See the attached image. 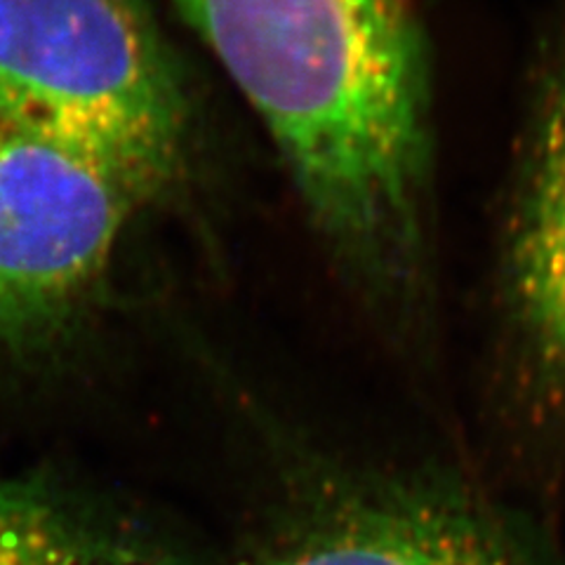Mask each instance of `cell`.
Instances as JSON below:
<instances>
[{
    "label": "cell",
    "instance_id": "cell-1",
    "mask_svg": "<svg viewBox=\"0 0 565 565\" xmlns=\"http://www.w3.org/2000/svg\"><path fill=\"white\" fill-rule=\"evenodd\" d=\"M286 158L316 226L384 295L411 290L429 193L427 62L405 0H174Z\"/></svg>",
    "mask_w": 565,
    "mask_h": 565
},
{
    "label": "cell",
    "instance_id": "cell-2",
    "mask_svg": "<svg viewBox=\"0 0 565 565\" xmlns=\"http://www.w3.org/2000/svg\"><path fill=\"white\" fill-rule=\"evenodd\" d=\"M0 120L95 166L137 201L163 189L184 102L141 0H0Z\"/></svg>",
    "mask_w": 565,
    "mask_h": 565
},
{
    "label": "cell",
    "instance_id": "cell-3",
    "mask_svg": "<svg viewBox=\"0 0 565 565\" xmlns=\"http://www.w3.org/2000/svg\"><path fill=\"white\" fill-rule=\"evenodd\" d=\"M236 565H565V546L448 473L309 455L278 469Z\"/></svg>",
    "mask_w": 565,
    "mask_h": 565
},
{
    "label": "cell",
    "instance_id": "cell-4",
    "mask_svg": "<svg viewBox=\"0 0 565 565\" xmlns=\"http://www.w3.org/2000/svg\"><path fill=\"white\" fill-rule=\"evenodd\" d=\"M139 201L0 120V353L41 347L93 295Z\"/></svg>",
    "mask_w": 565,
    "mask_h": 565
},
{
    "label": "cell",
    "instance_id": "cell-5",
    "mask_svg": "<svg viewBox=\"0 0 565 565\" xmlns=\"http://www.w3.org/2000/svg\"><path fill=\"white\" fill-rule=\"evenodd\" d=\"M504 316L521 398L565 422V64L546 83L509 222Z\"/></svg>",
    "mask_w": 565,
    "mask_h": 565
},
{
    "label": "cell",
    "instance_id": "cell-6",
    "mask_svg": "<svg viewBox=\"0 0 565 565\" xmlns=\"http://www.w3.org/2000/svg\"><path fill=\"white\" fill-rule=\"evenodd\" d=\"M0 565H207L182 527L60 469L0 481Z\"/></svg>",
    "mask_w": 565,
    "mask_h": 565
}]
</instances>
